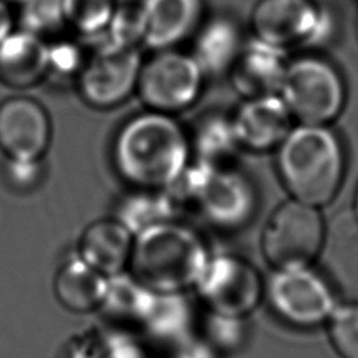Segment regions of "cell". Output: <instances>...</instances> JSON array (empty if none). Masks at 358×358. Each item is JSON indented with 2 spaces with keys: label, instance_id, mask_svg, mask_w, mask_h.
Returning <instances> with one entry per match:
<instances>
[{
  "label": "cell",
  "instance_id": "obj_28",
  "mask_svg": "<svg viewBox=\"0 0 358 358\" xmlns=\"http://www.w3.org/2000/svg\"><path fill=\"white\" fill-rule=\"evenodd\" d=\"M245 317L208 312L204 331L206 340L220 351H234L239 348L246 337Z\"/></svg>",
  "mask_w": 358,
  "mask_h": 358
},
{
  "label": "cell",
  "instance_id": "obj_2",
  "mask_svg": "<svg viewBox=\"0 0 358 358\" xmlns=\"http://www.w3.org/2000/svg\"><path fill=\"white\" fill-rule=\"evenodd\" d=\"M208 259L203 238L187 224L172 218L134 235L127 267L154 292H186L194 288Z\"/></svg>",
  "mask_w": 358,
  "mask_h": 358
},
{
  "label": "cell",
  "instance_id": "obj_9",
  "mask_svg": "<svg viewBox=\"0 0 358 358\" xmlns=\"http://www.w3.org/2000/svg\"><path fill=\"white\" fill-rule=\"evenodd\" d=\"M194 288L208 312L245 317L264 295L259 271L246 259L221 253L210 256Z\"/></svg>",
  "mask_w": 358,
  "mask_h": 358
},
{
  "label": "cell",
  "instance_id": "obj_29",
  "mask_svg": "<svg viewBox=\"0 0 358 358\" xmlns=\"http://www.w3.org/2000/svg\"><path fill=\"white\" fill-rule=\"evenodd\" d=\"M85 60L81 46L74 41L57 39L48 43V76L77 78Z\"/></svg>",
  "mask_w": 358,
  "mask_h": 358
},
{
  "label": "cell",
  "instance_id": "obj_26",
  "mask_svg": "<svg viewBox=\"0 0 358 358\" xmlns=\"http://www.w3.org/2000/svg\"><path fill=\"white\" fill-rule=\"evenodd\" d=\"M326 323L336 352L341 358H358V302L337 305Z\"/></svg>",
  "mask_w": 358,
  "mask_h": 358
},
{
  "label": "cell",
  "instance_id": "obj_4",
  "mask_svg": "<svg viewBox=\"0 0 358 358\" xmlns=\"http://www.w3.org/2000/svg\"><path fill=\"white\" fill-rule=\"evenodd\" d=\"M166 190L178 211L194 210L224 229L245 225L256 210V190L236 166L217 168L196 161Z\"/></svg>",
  "mask_w": 358,
  "mask_h": 358
},
{
  "label": "cell",
  "instance_id": "obj_10",
  "mask_svg": "<svg viewBox=\"0 0 358 358\" xmlns=\"http://www.w3.org/2000/svg\"><path fill=\"white\" fill-rule=\"evenodd\" d=\"M141 63L138 48L95 49L76 78L83 101L96 109L122 105L137 90Z\"/></svg>",
  "mask_w": 358,
  "mask_h": 358
},
{
  "label": "cell",
  "instance_id": "obj_12",
  "mask_svg": "<svg viewBox=\"0 0 358 358\" xmlns=\"http://www.w3.org/2000/svg\"><path fill=\"white\" fill-rule=\"evenodd\" d=\"M50 138V117L36 99L14 95L0 102V150L6 157L42 159Z\"/></svg>",
  "mask_w": 358,
  "mask_h": 358
},
{
  "label": "cell",
  "instance_id": "obj_15",
  "mask_svg": "<svg viewBox=\"0 0 358 358\" xmlns=\"http://www.w3.org/2000/svg\"><path fill=\"white\" fill-rule=\"evenodd\" d=\"M48 76V42L42 35L20 28L0 42V83L29 88Z\"/></svg>",
  "mask_w": 358,
  "mask_h": 358
},
{
  "label": "cell",
  "instance_id": "obj_3",
  "mask_svg": "<svg viewBox=\"0 0 358 358\" xmlns=\"http://www.w3.org/2000/svg\"><path fill=\"white\" fill-rule=\"evenodd\" d=\"M277 171L291 199L326 206L338 193L345 172L341 143L326 126L302 123L278 144Z\"/></svg>",
  "mask_w": 358,
  "mask_h": 358
},
{
  "label": "cell",
  "instance_id": "obj_17",
  "mask_svg": "<svg viewBox=\"0 0 358 358\" xmlns=\"http://www.w3.org/2000/svg\"><path fill=\"white\" fill-rule=\"evenodd\" d=\"M285 48L253 39L238 59L234 83L246 95L273 94L285 71Z\"/></svg>",
  "mask_w": 358,
  "mask_h": 358
},
{
  "label": "cell",
  "instance_id": "obj_33",
  "mask_svg": "<svg viewBox=\"0 0 358 358\" xmlns=\"http://www.w3.org/2000/svg\"><path fill=\"white\" fill-rule=\"evenodd\" d=\"M173 358H218V351L206 338L190 336L175 344Z\"/></svg>",
  "mask_w": 358,
  "mask_h": 358
},
{
  "label": "cell",
  "instance_id": "obj_18",
  "mask_svg": "<svg viewBox=\"0 0 358 358\" xmlns=\"http://www.w3.org/2000/svg\"><path fill=\"white\" fill-rule=\"evenodd\" d=\"M108 288V277L85 263L78 255L67 259L56 273L53 291L67 310H98Z\"/></svg>",
  "mask_w": 358,
  "mask_h": 358
},
{
  "label": "cell",
  "instance_id": "obj_5",
  "mask_svg": "<svg viewBox=\"0 0 358 358\" xmlns=\"http://www.w3.org/2000/svg\"><path fill=\"white\" fill-rule=\"evenodd\" d=\"M319 208L295 199L278 206L262 232L264 259L274 268L312 266L324 243Z\"/></svg>",
  "mask_w": 358,
  "mask_h": 358
},
{
  "label": "cell",
  "instance_id": "obj_30",
  "mask_svg": "<svg viewBox=\"0 0 358 358\" xmlns=\"http://www.w3.org/2000/svg\"><path fill=\"white\" fill-rule=\"evenodd\" d=\"M41 159H20L6 157L3 175L7 185L17 192H29L35 189L42 179Z\"/></svg>",
  "mask_w": 358,
  "mask_h": 358
},
{
  "label": "cell",
  "instance_id": "obj_1",
  "mask_svg": "<svg viewBox=\"0 0 358 358\" xmlns=\"http://www.w3.org/2000/svg\"><path fill=\"white\" fill-rule=\"evenodd\" d=\"M117 175L136 189H168L189 166L187 131L171 113L145 109L130 116L112 141Z\"/></svg>",
  "mask_w": 358,
  "mask_h": 358
},
{
  "label": "cell",
  "instance_id": "obj_27",
  "mask_svg": "<svg viewBox=\"0 0 358 358\" xmlns=\"http://www.w3.org/2000/svg\"><path fill=\"white\" fill-rule=\"evenodd\" d=\"M21 28L45 35L57 31L64 21V0H24L20 4Z\"/></svg>",
  "mask_w": 358,
  "mask_h": 358
},
{
  "label": "cell",
  "instance_id": "obj_36",
  "mask_svg": "<svg viewBox=\"0 0 358 358\" xmlns=\"http://www.w3.org/2000/svg\"><path fill=\"white\" fill-rule=\"evenodd\" d=\"M6 1H7L8 4H18V6H20L24 0H6Z\"/></svg>",
  "mask_w": 358,
  "mask_h": 358
},
{
  "label": "cell",
  "instance_id": "obj_23",
  "mask_svg": "<svg viewBox=\"0 0 358 358\" xmlns=\"http://www.w3.org/2000/svg\"><path fill=\"white\" fill-rule=\"evenodd\" d=\"M189 138L197 162L217 168L235 166L234 159L241 144L231 120L218 116L207 117L196 126Z\"/></svg>",
  "mask_w": 358,
  "mask_h": 358
},
{
  "label": "cell",
  "instance_id": "obj_8",
  "mask_svg": "<svg viewBox=\"0 0 358 358\" xmlns=\"http://www.w3.org/2000/svg\"><path fill=\"white\" fill-rule=\"evenodd\" d=\"M277 91L291 115L302 123L324 124L338 115L344 102L338 74L317 59L306 57L287 64Z\"/></svg>",
  "mask_w": 358,
  "mask_h": 358
},
{
  "label": "cell",
  "instance_id": "obj_19",
  "mask_svg": "<svg viewBox=\"0 0 358 358\" xmlns=\"http://www.w3.org/2000/svg\"><path fill=\"white\" fill-rule=\"evenodd\" d=\"M155 295L157 292L147 288L130 273L122 271L108 277L106 294L98 310L115 323L143 329Z\"/></svg>",
  "mask_w": 358,
  "mask_h": 358
},
{
  "label": "cell",
  "instance_id": "obj_24",
  "mask_svg": "<svg viewBox=\"0 0 358 358\" xmlns=\"http://www.w3.org/2000/svg\"><path fill=\"white\" fill-rule=\"evenodd\" d=\"M95 49H126L143 45L144 22L140 4L116 6L109 22L96 36Z\"/></svg>",
  "mask_w": 358,
  "mask_h": 358
},
{
  "label": "cell",
  "instance_id": "obj_16",
  "mask_svg": "<svg viewBox=\"0 0 358 358\" xmlns=\"http://www.w3.org/2000/svg\"><path fill=\"white\" fill-rule=\"evenodd\" d=\"M133 239L134 234L117 218L98 220L83 232L77 255L106 277H112L129 266Z\"/></svg>",
  "mask_w": 358,
  "mask_h": 358
},
{
  "label": "cell",
  "instance_id": "obj_13",
  "mask_svg": "<svg viewBox=\"0 0 358 358\" xmlns=\"http://www.w3.org/2000/svg\"><path fill=\"white\" fill-rule=\"evenodd\" d=\"M291 116L280 95L264 94L243 103L231 122L241 145L264 151L284 140L291 130Z\"/></svg>",
  "mask_w": 358,
  "mask_h": 358
},
{
  "label": "cell",
  "instance_id": "obj_35",
  "mask_svg": "<svg viewBox=\"0 0 358 358\" xmlns=\"http://www.w3.org/2000/svg\"><path fill=\"white\" fill-rule=\"evenodd\" d=\"M354 215L358 224V186H357V192H355V197H354Z\"/></svg>",
  "mask_w": 358,
  "mask_h": 358
},
{
  "label": "cell",
  "instance_id": "obj_7",
  "mask_svg": "<svg viewBox=\"0 0 358 358\" xmlns=\"http://www.w3.org/2000/svg\"><path fill=\"white\" fill-rule=\"evenodd\" d=\"M203 77L192 55L175 48L152 50L141 63L136 92L145 108L173 115L197 101Z\"/></svg>",
  "mask_w": 358,
  "mask_h": 358
},
{
  "label": "cell",
  "instance_id": "obj_31",
  "mask_svg": "<svg viewBox=\"0 0 358 358\" xmlns=\"http://www.w3.org/2000/svg\"><path fill=\"white\" fill-rule=\"evenodd\" d=\"M101 358H152L148 350L131 334L116 331L105 336Z\"/></svg>",
  "mask_w": 358,
  "mask_h": 358
},
{
  "label": "cell",
  "instance_id": "obj_32",
  "mask_svg": "<svg viewBox=\"0 0 358 358\" xmlns=\"http://www.w3.org/2000/svg\"><path fill=\"white\" fill-rule=\"evenodd\" d=\"M105 336L98 331H83L71 336L62 347L59 358H101Z\"/></svg>",
  "mask_w": 358,
  "mask_h": 358
},
{
  "label": "cell",
  "instance_id": "obj_25",
  "mask_svg": "<svg viewBox=\"0 0 358 358\" xmlns=\"http://www.w3.org/2000/svg\"><path fill=\"white\" fill-rule=\"evenodd\" d=\"M115 8V0H64V21L77 32L94 38L103 31Z\"/></svg>",
  "mask_w": 358,
  "mask_h": 358
},
{
  "label": "cell",
  "instance_id": "obj_20",
  "mask_svg": "<svg viewBox=\"0 0 358 358\" xmlns=\"http://www.w3.org/2000/svg\"><path fill=\"white\" fill-rule=\"evenodd\" d=\"M193 312L192 302L185 292H157L143 330L158 340L178 344L192 336Z\"/></svg>",
  "mask_w": 358,
  "mask_h": 358
},
{
  "label": "cell",
  "instance_id": "obj_14",
  "mask_svg": "<svg viewBox=\"0 0 358 358\" xmlns=\"http://www.w3.org/2000/svg\"><path fill=\"white\" fill-rule=\"evenodd\" d=\"M144 38L150 50L175 48L199 25L201 0H141Z\"/></svg>",
  "mask_w": 358,
  "mask_h": 358
},
{
  "label": "cell",
  "instance_id": "obj_34",
  "mask_svg": "<svg viewBox=\"0 0 358 358\" xmlns=\"http://www.w3.org/2000/svg\"><path fill=\"white\" fill-rule=\"evenodd\" d=\"M14 29V18L10 4L6 0H0V42Z\"/></svg>",
  "mask_w": 358,
  "mask_h": 358
},
{
  "label": "cell",
  "instance_id": "obj_22",
  "mask_svg": "<svg viewBox=\"0 0 358 358\" xmlns=\"http://www.w3.org/2000/svg\"><path fill=\"white\" fill-rule=\"evenodd\" d=\"M178 208L166 189H136L117 201L116 217L134 235L157 222L176 218Z\"/></svg>",
  "mask_w": 358,
  "mask_h": 358
},
{
  "label": "cell",
  "instance_id": "obj_21",
  "mask_svg": "<svg viewBox=\"0 0 358 358\" xmlns=\"http://www.w3.org/2000/svg\"><path fill=\"white\" fill-rule=\"evenodd\" d=\"M238 45L236 27L229 20L215 18L197 31L192 56L204 74H218L232 63Z\"/></svg>",
  "mask_w": 358,
  "mask_h": 358
},
{
  "label": "cell",
  "instance_id": "obj_11",
  "mask_svg": "<svg viewBox=\"0 0 358 358\" xmlns=\"http://www.w3.org/2000/svg\"><path fill=\"white\" fill-rule=\"evenodd\" d=\"M252 25L259 39L285 48L323 39L330 20L309 0H260L253 10Z\"/></svg>",
  "mask_w": 358,
  "mask_h": 358
},
{
  "label": "cell",
  "instance_id": "obj_6",
  "mask_svg": "<svg viewBox=\"0 0 358 358\" xmlns=\"http://www.w3.org/2000/svg\"><path fill=\"white\" fill-rule=\"evenodd\" d=\"M264 295L281 320L301 329L326 323L338 305L330 282L312 266L275 268Z\"/></svg>",
  "mask_w": 358,
  "mask_h": 358
}]
</instances>
